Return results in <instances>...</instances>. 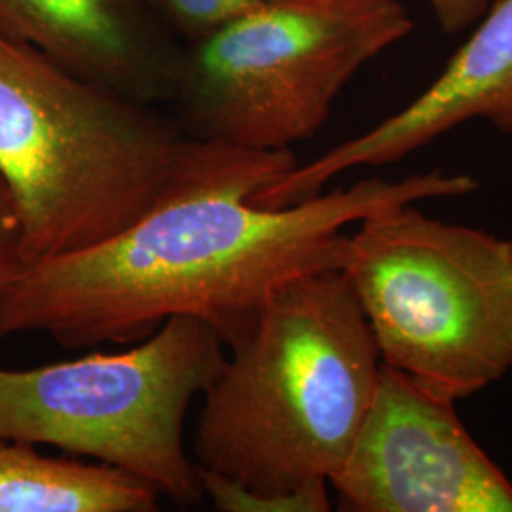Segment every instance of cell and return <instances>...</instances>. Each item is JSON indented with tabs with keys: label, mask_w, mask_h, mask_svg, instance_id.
Returning a JSON list of instances; mask_svg holds the SVG:
<instances>
[{
	"label": "cell",
	"mask_w": 512,
	"mask_h": 512,
	"mask_svg": "<svg viewBox=\"0 0 512 512\" xmlns=\"http://www.w3.org/2000/svg\"><path fill=\"white\" fill-rule=\"evenodd\" d=\"M433 169L268 209L239 186L164 203L84 251L21 264L0 302V338L44 332L65 349L137 344L171 317H194L228 346L268 296L302 275L340 270L349 226L404 203L478 190Z\"/></svg>",
	"instance_id": "6da1fadb"
},
{
	"label": "cell",
	"mask_w": 512,
	"mask_h": 512,
	"mask_svg": "<svg viewBox=\"0 0 512 512\" xmlns=\"http://www.w3.org/2000/svg\"><path fill=\"white\" fill-rule=\"evenodd\" d=\"M291 148L192 139L158 107L59 65L0 29V177L18 207L23 264L84 251L156 207L296 167Z\"/></svg>",
	"instance_id": "7a4b0ae2"
},
{
	"label": "cell",
	"mask_w": 512,
	"mask_h": 512,
	"mask_svg": "<svg viewBox=\"0 0 512 512\" xmlns=\"http://www.w3.org/2000/svg\"><path fill=\"white\" fill-rule=\"evenodd\" d=\"M226 349L194 439L203 494L224 512L329 511L382 372L346 275L279 287Z\"/></svg>",
	"instance_id": "3957f363"
},
{
	"label": "cell",
	"mask_w": 512,
	"mask_h": 512,
	"mask_svg": "<svg viewBox=\"0 0 512 512\" xmlns=\"http://www.w3.org/2000/svg\"><path fill=\"white\" fill-rule=\"evenodd\" d=\"M355 226L340 272L382 365L454 403L511 372L512 239L431 219L416 203Z\"/></svg>",
	"instance_id": "277c9868"
},
{
	"label": "cell",
	"mask_w": 512,
	"mask_h": 512,
	"mask_svg": "<svg viewBox=\"0 0 512 512\" xmlns=\"http://www.w3.org/2000/svg\"><path fill=\"white\" fill-rule=\"evenodd\" d=\"M412 29L399 0H264L184 46L169 105L192 139L291 148L323 128L349 80Z\"/></svg>",
	"instance_id": "5b68a950"
},
{
	"label": "cell",
	"mask_w": 512,
	"mask_h": 512,
	"mask_svg": "<svg viewBox=\"0 0 512 512\" xmlns=\"http://www.w3.org/2000/svg\"><path fill=\"white\" fill-rule=\"evenodd\" d=\"M219 334L171 317L124 353L0 368V440L54 446L137 476L179 505L202 499L184 418L226 361Z\"/></svg>",
	"instance_id": "8992f818"
},
{
	"label": "cell",
	"mask_w": 512,
	"mask_h": 512,
	"mask_svg": "<svg viewBox=\"0 0 512 512\" xmlns=\"http://www.w3.org/2000/svg\"><path fill=\"white\" fill-rule=\"evenodd\" d=\"M330 486L348 512H512V482L456 403L382 365L359 435Z\"/></svg>",
	"instance_id": "52a82bcc"
},
{
	"label": "cell",
	"mask_w": 512,
	"mask_h": 512,
	"mask_svg": "<svg viewBox=\"0 0 512 512\" xmlns=\"http://www.w3.org/2000/svg\"><path fill=\"white\" fill-rule=\"evenodd\" d=\"M478 21L475 33L412 103L310 164L296 165L251 202L277 209L308 200L349 169L401 162L471 120L512 135V0H494Z\"/></svg>",
	"instance_id": "ba28073f"
},
{
	"label": "cell",
	"mask_w": 512,
	"mask_h": 512,
	"mask_svg": "<svg viewBox=\"0 0 512 512\" xmlns=\"http://www.w3.org/2000/svg\"><path fill=\"white\" fill-rule=\"evenodd\" d=\"M0 29L112 92L171 103L184 44L145 0H0Z\"/></svg>",
	"instance_id": "9c48e42d"
},
{
	"label": "cell",
	"mask_w": 512,
	"mask_h": 512,
	"mask_svg": "<svg viewBox=\"0 0 512 512\" xmlns=\"http://www.w3.org/2000/svg\"><path fill=\"white\" fill-rule=\"evenodd\" d=\"M158 490L105 463L44 456L0 440V512H150Z\"/></svg>",
	"instance_id": "30bf717a"
},
{
	"label": "cell",
	"mask_w": 512,
	"mask_h": 512,
	"mask_svg": "<svg viewBox=\"0 0 512 512\" xmlns=\"http://www.w3.org/2000/svg\"><path fill=\"white\" fill-rule=\"evenodd\" d=\"M156 18L183 42L196 44L249 14L264 0H145Z\"/></svg>",
	"instance_id": "8fae6325"
},
{
	"label": "cell",
	"mask_w": 512,
	"mask_h": 512,
	"mask_svg": "<svg viewBox=\"0 0 512 512\" xmlns=\"http://www.w3.org/2000/svg\"><path fill=\"white\" fill-rule=\"evenodd\" d=\"M23 264L18 207L14 196L0 177V302L8 283Z\"/></svg>",
	"instance_id": "7c38bea8"
},
{
	"label": "cell",
	"mask_w": 512,
	"mask_h": 512,
	"mask_svg": "<svg viewBox=\"0 0 512 512\" xmlns=\"http://www.w3.org/2000/svg\"><path fill=\"white\" fill-rule=\"evenodd\" d=\"M439 21L440 29L448 35H458L475 25L486 14L494 0H425Z\"/></svg>",
	"instance_id": "4fadbf2b"
}]
</instances>
